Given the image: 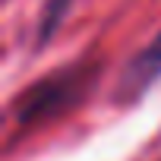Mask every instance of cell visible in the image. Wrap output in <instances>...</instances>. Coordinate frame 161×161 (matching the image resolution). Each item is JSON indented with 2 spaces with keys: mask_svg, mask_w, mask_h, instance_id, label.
Instances as JSON below:
<instances>
[{
  "mask_svg": "<svg viewBox=\"0 0 161 161\" xmlns=\"http://www.w3.org/2000/svg\"><path fill=\"white\" fill-rule=\"evenodd\" d=\"M69 7H73V0H47L44 10H41V16H38V41H47L57 32V25L66 19Z\"/></svg>",
  "mask_w": 161,
  "mask_h": 161,
  "instance_id": "cell-3",
  "label": "cell"
},
{
  "mask_svg": "<svg viewBox=\"0 0 161 161\" xmlns=\"http://www.w3.org/2000/svg\"><path fill=\"white\" fill-rule=\"evenodd\" d=\"M95 63H66L38 82H32L25 92L16 95L13 101V120L19 130H35L51 120H60L66 111H73L82 101L95 82Z\"/></svg>",
  "mask_w": 161,
  "mask_h": 161,
  "instance_id": "cell-1",
  "label": "cell"
},
{
  "mask_svg": "<svg viewBox=\"0 0 161 161\" xmlns=\"http://www.w3.org/2000/svg\"><path fill=\"white\" fill-rule=\"evenodd\" d=\"M158 79H161V32L126 63L120 82H117L114 98H117L120 104H130V101H136L142 92H148Z\"/></svg>",
  "mask_w": 161,
  "mask_h": 161,
  "instance_id": "cell-2",
  "label": "cell"
}]
</instances>
